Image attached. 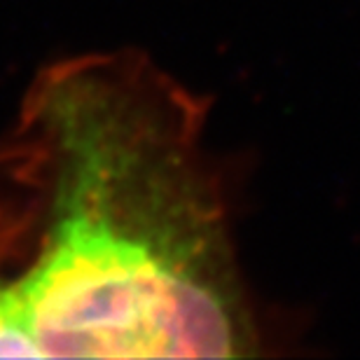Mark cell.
<instances>
[{"label": "cell", "mask_w": 360, "mask_h": 360, "mask_svg": "<svg viewBox=\"0 0 360 360\" xmlns=\"http://www.w3.org/2000/svg\"><path fill=\"white\" fill-rule=\"evenodd\" d=\"M70 98L61 218L14 283L42 356H262L208 101L136 59L101 61Z\"/></svg>", "instance_id": "6da1fadb"}]
</instances>
